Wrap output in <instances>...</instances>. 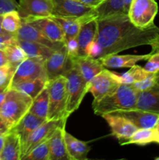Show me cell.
Here are the masks:
<instances>
[{
  "label": "cell",
  "instance_id": "47",
  "mask_svg": "<svg viewBox=\"0 0 159 160\" xmlns=\"http://www.w3.org/2000/svg\"><path fill=\"white\" fill-rule=\"evenodd\" d=\"M3 143H4V136H0V153L2 150Z\"/></svg>",
  "mask_w": 159,
  "mask_h": 160
},
{
  "label": "cell",
  "instance_id": "50",
  "mask_svg": "<svg viewBox=\"0 0 159 160\" xmlns=\"http://www.w3.org/2000/svg\"><path fill=\"white\" fill-rule=\"evenodd\" d=\"M157 84H159V72H158V73H157Z\"/></svg>",
  "mask_w": 159,
  "mask_h": 160
},
{
  "label": "cell",
  "instance_id": "45",
  "mask_svg": "<svg viewBox=\"0 0 159 160\" xmlns=\"http://www.w3.org/2000/svg\"><path fill=\"white\" fill-rule=\"evenodd\" d=\"M154 131H155V143L159 144V126L154 127Z\"/></svg>",
  "mask_w": 159,
  "mask_h": 160
},
{
  "label": "cell",
  "instance_id": "26",
  "mask_svg": "<svg viewBox=\"0 0 159 160\" xmlns=\"http://www.w3.org/2000/svg\"><path fill=\"white\" fill-rule=\"evenodd\" d=\"M16 42L23 48L28 57L40 58L45 61L55 51L52 48L37 42H28L17 38Z\"/></svg>",
  "mask_w": 159,
  "mask_h": 160
},
{
  "label": "cell",
  "instance_id": "6",
  "mask_svg": "<svg viewBox=\"0 0 159 160\" xmlns=\"http://www.w3.org/2000/svg\"><path fill=\"white\" fill-rule=\"evenodd\" d=\"M158 12L156 0H132L128 9V17L135 26L147 28L154 25Z\"/></svg>",
  "mask_w": 159,
  "mask_h": 160
},
{
  "label": "cell",
  "instance_id": "48",
  "mask_svg": "<svg viewBox=\"0 0 159 160\" xmlns=\"http://www.w3.org/2000/svg\"><path fill=\"white\" fill-rule=\"evenodd\" d=\"M131 1H132V0H125V7H126V12H128V9H129Z\"/></svg>",
  "mask_w": 159,
  "mask_h": 160
},
{
  "label": "cell",
  "instance_id": "5",
  "mask_svg": "<svg viewBox=\"0 0 159 160\" xmlns=\"http://www.w3.org/2000/svg\"><path fill=\"white\" fill-rule=\"evenodd\" d=\"M63 76L67 81L68 101L66 111L70 116L77 110L80 106L84 96L88 92L89 83L84 79L74 64L64 73Z\"/></svg>",
  "mask_w": 159,
  "mask_h": 160
},
{
  "label": "cell",
  "instance_id": "41",
  "mask_svg": "<svg viewBox=\"0 0 159 160\" xmlns=\"http://www.w3.org/2000/svg\"><path fill=\"white\" fill-rule=\"evenodd\" d=\"M76 1L82 3V4L86 5L87 6L96 9L97 7L101 6L103 2H104L106 0H76Z\"/></svg>",
  "mask_w": 159,
  "mask_h": 160
},
{
  "label": "cell",
  "instance_id": "32",
  "mask_svg": "<svg viewBox=\"0 0 159 160\" xmlns=\"http://www.w3.org/2000/svg\"><path fill=\"white\" fill-rule=\"evenodd\" d=\"M149 73V72L147 71L143 67L136 64L130 67V69L126 73L119 75L118 78L121 84H132L137 81L143 80Z\"/></svg>",
  "mask_w": 159,
  "mask_h": 160
},
{
  "label": "cell",
  "instance_id": "39",
  "mask_svg": "<svg viewBox=\"0 0 159 160\" xmlns=\"http://www.w3.org/2000/svg\"><path fill=\"white\" fill-rule=\"evenodd\" d=\"M17 40L15 34L3 31L0 34V49H5L7 45L14 43Z\"/></svg>",
  "mask_w": 159,
  "mask_h": 160
},
{
  "label": "cell",
  "instance_id": "28",
  "mask_svg": "<svg viewBox=\"0 0 159 160\" xmlns=\"http://www.w3.org/2000/svg\"><path fill=\"white\" fill-rule=\"evenodd\" d=\"M155 142V131L153 128H139L129 138L120 143L122 145H146Z\"/></svg>",
  "mask_w": 159,
  "mask_h": 160
},
{
  "label": "cell",
  "instance_id": "33",
  "mask_svg": "<svg viewBox=\"0 0 159 160\" xmlns=\"http://www.w3.org/2000/svg\"><path fill=\"white\" fill-rule=\"evenodd\" d=\"M21 24V18L17 9L3 14L2 28L3 31L11 34H16Z\"/></svg>",
  "mask_w": 159,
  "mask_h": 160
},
{
  "label": "cell",
  "instance_id": "19",
  "mask_svg": "<svg viewBox=\"0 0 159 160\" xmlns=\"http://www.w3.org/2000/svg\"><path fill=\"white\" fill-rule=\"evenodd\" d=\"M136 108L159 114V84L157 82L151 88L138 92Z\"/></svg>",
  "mask_w": 159,
  "mask_h": 160
},
{
  "label": "cell",
  "instance_id": "36",
  "mask_svg": "<svg viewBox=\"0 0 159 160\" xmlns=\"http://www.w3.org/2000/svg\"><path fill=\"white\" fill-rule=\"evenodd\" d=\"M151 55L147 60L143 68L149 73L159 72V46L151 49Z\"/></svg>",
  "mask_w": 159,
  "mask_h": 160
},
{
  "label": "cell",
  "instance_id": "35",
  "mask_svg": "<svg viewBox=\"0 0 159 160\" xmlns=\"http://www.w3.org/2000/svg\"><path fill=\"white\" fill-rule=\"evenodd\" d=\"M16 69L9 63L0 67V90H9Z\"/></svg>",
  "mask_w": 159,
  "mask_h": 160
},
{
  "label": "cell",
  "instance_id": "40",
  "mask_svg": "<svg viewBox=\"0 0 159 160\" xmlns=\"http://www.w3.org/2000/svg\"><path fill=\"white\" fill-rule=\"evenodd\" d=\"M16 0H0V14H4L9 11L15 10L17 8Z\"/></svg>",
  "mask_w": 159,
  "mask_h": 160
},
{
  "label": "cell",
  "instance_id": "44",
  "mask_svg": "<svg viewBox=\"0 0 159 160\" xmlns=\"http://www.w3.org/2000/svg\"><path fill=\"white\" fill-rule=\"evenodd\" d=\"M7 92L8 90H0V109H1L3 103H4L5 100H6Z\"/></svg>",
  "mask_w": 159,
  "mask_h": 160
},
{
  "label": "cell",
  "instance_id": "18",
  "mask_svg": "<svg viewBox=\"0 0 159 160\" xmlns=\"http://www.w3.org/2000/svg\"><path fill=\"white\" fill-rule=\"evenodd\" d=\"M53 19L60 25L65 34V40L71 38H76L80 29L81 26L86 22L89 21L91 19L97 18L95 9L93 12L81 17H53Z\"/></svg>",
  "mask_w": 159,
  "mask_h": 160
},
{
  "label": "cell",
  "instance_id": "31",
  "mask_svg": "<svg viewBox=\"0 0 159 160\" xmlns=\"http://www.w3.org/2000/svg\"><path fill=\"white\" fill-rule=\"evenodd\" d=\"M4 50L6 52V56H7L8 63L15 69H17L20 62H23L24 59L28 57L26 52L17 43V42L7 45Z\"/></svg>",
  "mask_w": 159,
  "mask_h": 160
},
{
  "label": "cell",
  "instance_id": "16",
  "mask_svg": "<svg viewBox=\"0 0 159 160\" xmlns=\"http://www.w3.org/2000/svg\"><path fill=\"white\" fill-rule=\"evenodd\" d=\"M17 39L28 42H34L45 45L52 49L56 50L64 45V42H54L47 38L41 32L30 23L21 20V24L15 34Z\"/></svg>",
  "mask_w": 159,
  "mask_h": 160
},
{
  "label": "cell",
  "instance_id": "8",
  "mask_svg": "<svg viewBox=\"0 0 159 160\" xmlns=\"http://www.w3.org/2000/svg\"><path fill=\"white\" fill-rule=\"evenodd\" d=\"M67 119L68 118L61 119V120H47L34 132L31 133L27 138L22 143L21 160H23V157L37 145L49 140L58 128L66 124Z\"/></svg>",
  "mask_w": 159,
  "mask_h": 160
},
{
  "label": "cell",
  "instance_id": "14",
  "mask_svg": "<svg viewBox=\"0 0 159 160\" xmlns=\"http://www.w3.org/2000/svg\"><path fill=\"white\" fill-rule=\"evenodd\" d=\"M53 17H81L94 10V8L82 4L76 0H51Z\"/></svg>",
  "mask_w": 159,
  "mask_h": 160
},
{
  "label": "cell",
  "instance_id": "46",
  "mask_svg": "<svg viewBox=\"0 0 159 160\" xmlns=\"http://www.w3.org/2000/svg\"><path fill=\"white\" fill-rule=\"evenodd\" d=\"M151 48H152V49H154L156 47L159 46V36L157 38V39L155 40V42H154V43L151 45Z\"/></svg>",
  "mask_w": 159,
  "mask_h": 160
},
{
  "label": "cell",
  "instance_id": "11",
  "mask_svg": "<svg viewBox=\"0 0 159 160\" xmlns=\"http://www.w3.org/2000/svg\"><path fill=\"white\" fill-rule=\"evenodd\" d=\"M51 0H19L17 10L20 18H34L52 16Z\"/></svg>",
  "mask_w": 159,
  "mask_h": 160
},
{
  "label": "cell",
  "instance_id": "13",
  "mask_svg": "<svg viewBox=\"0 0 159 160\" xmlns=\"http://www.w3.org/2000/svg\"><path fill=\"white\" fill-rule=\"evenodd\" d=\"M101 117L107 122L112 131V134L118 139L119 144L129 138L138 129L127 119L118 114L111 112L103 114Z\"/></svg>",
  "mask_w": 159,
  "mask_h": 160
},
{
  "label": "cell",
  "instance_id": "17",
  "mask_svg": "<svg viewBox=\"0 0 159 160\" xmlns=\"http://www.w3.org/2000/svg\"><path fill=\"white\" fill-rule=\"evenodd\" d=\"M151 52L143 55H118V53L107 55L98 58L104 67L108 68H126L132 67L138 62L147 60Z\"/></svg>",
  "mask_w": 159,
  "mask_h": 160
},
{
  "label": "cell",
  "instance_id": "15",
  "mask_svg": "<svg viewBox=\"0 0 159 160\" xmlns=\"http://www.w3.org/2000/svg\"><path fill=\"white\" fill-rule=\"evenodd\" d=\"M111 113V112H110ZM124 118L127 119L137 128H153L157 123L159 114L153 113L147 111L134 108L113 112Z\"/></svg>",
  "mask_w": 159,
  "mask_h": 160
},
{
  "label": "cell",
  "instance_id": "38",
  "mask_svg": "<svg viewBox=\"0 0 159 160\" xmlns=\"http://www.w3.org/2000/svg\"><path fill=\"white\" fill-rule=\"evenodd\" d=\"M64 45L66 47L69 57L72 61L79 57V45H78V42L76 40V37L65 39L64 42Z\"/></svg>",
  "mask_w": 159,
  "mask_h": 160
},
{
  "label": "cell",
  "instance_id": "22",
  "mask_svg": "<svg viewBox=\"0 0 159 160\" xmlns=\"http://www.w3.org/2000/svg\"><path fill=\"white\" fill-rule=\"evenodd\" d=\"M72 62L77 67L82 76L88 83L103 69L105 68L98 58L88 56H79Z\"/></svg>",
  "mask_w": 159,
  "mask_h": 160
},
{
  "label": "cell",
  "instance_id": "34",
  "mask_svg": "<svg viewBox=\"0 0 159 160\" xmlns=\"http://www.w3.org/2000/svg\"><path fill=\"white\" fill-rule=\"evenodd\" d=\"M50 149L48 140L41 143L33 148L27 155L23 157V160H49Z\"/></svg>",
  "mask_w": 159,
  "mask_h": 160
},
{
  "label": "cell",
  "instance_id": "51",
  "mask_svg": "<svg viewBox=\"0 0 159 160\" xmlns=\"http://www.w3.org/2000/svg\"><path fill=\"white\" fill-rule=\"evenodd\" d=\"M155 126H159V117L158 119H157V123H156Z\"/></svg>",
  "mask_w": 159,
  "mask_h": 160
},
{
  "label": "cell",
  "instance_id": "20",
  "mask_svg": "<svg viewBox=\"0 0 159 160\" xmlns=\"http://www.w3.org/2000/svg\"><path fill=\"white\" fill-rule=\"evenodd\" d=\"M65 125L59 127L48 140L50 149L49 160H71L65 145L64 132Z\"/></svg>",
  "mask_w": 159,
  "mask_h": 160
},
{
  "label": "cell",
  "instance_id": "27",
  "mask_svg": "<svg viewBox=\"0 0 159 160\" xmlns=\"http://www.w3.org/2000/svg\"><path fill=\"white\" fill-rule=\"evenodd\" d=\"M95 13L98 19L115 14L127 13L125 7V0H106L95 9Z\"/></svg>",
  "mask_w": 159,
  "mask_h": 160
},
{
  "label": "cell",
  "instance_id": "4",
  "mask_svg": "<svg viewBox=\"0 0 159 160\" xmlns=\"http://www.w3.org/2000/svg\"><path fill=\"white\" fill-rule=\"evenodd\" d=\"M48 110L47 120H61L68 118L66 111L68 93L67 81L63 75L48 81Z\"/></svg>",
  "mask_w": 159,
  "mask_h": 160
},
{
  "label": "cell",
  "instance_id": "25",
  "mask_svg": "<svg viewBox=\"0 0 159 160\" xmlns=\"http://www.w3.org/2000/svg\"><path fill=\"white\" fill-rule=\"evenodd\" d=\"M67 152L71 160H85L90 151V146L87 143L73 137L71 134L65 131L64 132Z\"/></svg>",
  "mask_w": 159,
  "mask_h": 160
},
{
  "label": "cell",
  "instance_id": "49",
  "mask_svg": "<svg viewBox=\"0 0 159 160\" xmlns=\"http://www.w3.org/2000/svg\"><path fill=\"white\" fill-rule=\"evenodd\" d=\"M2 16L3 14H0V34L4 31L2 30Z\"/></svg>",
  "mask_w": 159,
  "mask_h": 160
},
{
  "label": "cell",
  "instance_id": "43",
  "mask_svg": "<svg viewBox=\"0 0 159 160\" xmlns=\"http://www.w3.org/2000/svg\"><path fill=\"white\" fill-rule=\"evenodd\" d=\"M8 64V59L4 49H0V67Z\"/></svg>",
  "mask_w": 159,
  "mask_h": 160
},
{
  "label": "cell",
  "instance_id": "21",
  "mask_svg": "<svg viewBox=\"0 0 159 160\" xmlns=\"http://www.w3.org/2000/svg\"><path fill=\"white\" fill-rule=\"evenodd\" d=\"M22 145L20 136L10 130L4 136L2 150L0 153V160H21Z\"/></svg>",
  "mask_w": 159,
  "mask_h": 160
},
{
  "label": "cell",
  "instance_id": "12",
  "mask_svg": "<svg viewBox=\"0 0 159 160\" xmlns=\"http://www.w3.org/2000/svg\"><path fill=\"white\" fill-rule=\"evenodd\" d=\"M21 20L37 28L51 42H65V34L62 28L51 17L25 18Z\"/></svg>",
  "mask_w": 159,
  "mask_h": 160
},
{
  "label": "cell",
  "instance_id": "9",
  "mask_svg": "<svg viewBox=\"0 0 159 160\" xmlns=\"http://www.w3.org/2000/svg\"><path fill=\"white\" fill-rule=\"evenodd\" d=\"M45 60L40 58L27 57L20 62L14 72L10 88L17 84L38 78H45ZM47 79V78H46Z\"/></svg>",
  "mask_w": 159,
  "mask_h": 160
},
{
  "label": "cell",
  "instance_id": "29",
  "mask_svg": "<svg viewBox=\"0 0 159 160\" xmlns=\"http://www.w3.org/2000/svg\"><path fill=\"white\" fill-rule=\"evenodd\" d=\"M47 83H48V80L45 78H38L20 83L11 88H14L16 90L23 92L31 96L32 98H34L46 87Z\"/></svg>",
  "mask_w": 159,
  "mask_h": 160
},
{
  "label": "cell",
  "instance_id": "1",
  "mask_svg": "<svg viewBox=\"0 0 159 160\" xmlns=\"http://www.w3.org/2000/svg\"><path fill=\"white\" fill-rule=\"evenodd\" d=\"M98 23L96 41L101 47V57L141 45L151 46L159 36V28L155 24L138 28L131 22L127 13L98 18Z\"/></svg>",
  "mask_w": 159,
  "mask_h": 160
},
{
  "label": "cell",
  "instance_id": "52",
  "mask_svg": "<svg viewBox=\"0 0 159 160\" xmlns=\"http://www.w3.org/2000/svg\"><path fill=\"white\" fill-rule=\"evenodd\" d=\"M155 159H156V160H159V157H157V158H155Z\"/></svg>",
  "mask_w": 159,
  "mask_h": 160
},
{
  "label": "cell",
  "instance_id": "42",
  "mask_svg": "<svg viewBox=\"0 0 159 160\" xmlns=\"http://www.w3.org/2000/svg\"><path fill=\"white\" fill-rule=\"evenodd\" d=\"M10 128L0 116V136H5L10 131Z\"/></svg>",
  "mask_w": 159,
  "mask_h": 160
},
{
  "label": "cell",
  "instance_id": "3",
  "mask_svg": "<svg viewBox=\"0 0 159 160\" xmlns=\"http://www.w3.org/2000/svg\"><path fill=\"white\" fill-rule=\"evenodd\" d=\"M33 98L23 92L14 88H9L6 100L0 109V116L2 117L10 129L29 112Z\"/></svg>",
  "mask_w": 159,
  "mask_h": 160
},
{
  "label": "cell",
  "instance_id": "23",
  "mask_svg": "<svg viewBox=\"0 0 159 160\" xmlns=\"http://www.w3.org/2000/svg\"><path fill=\"white\" fill-rule=\"evenodd\" d=\"M98 29V18L91 19L81 26L80 29L76 35V40H77L78 45H79L80 56H86L87 47L91 42L96 40Z\"/></svg>",
  "mask_w": 159,
  "mask_h": 160
},
{
  "label": "cell",
  "instance_id": "24",
  "mask_svg": "<svg viewBox=\"0 0 159 160\" xmlns=\"http://www.w3.org/2000/svg\"><path fill=\"white\" fill-rule=\"evenodd\" d=\"M46 120L47 119L37 117L28 112L11 130L15 131L20 136L22 145V143L27 138L28 136Z\"/></svg>",
  "mask_w": 159,
  "mask_h": 160
},
{
  "label": "cell",
  "instance_id": "10",
  "mask_svg": "<svg viewBox=\"0 0 159 160\" xmlns=\"http://www.w3.org/2000/svg\"><path fill=\"white\" fill-rule=\"evenodd\" d=\"M73 63L69 57L65 45L55 50L52 54L45 61V76L48 81L63 75L64 73L73 67Z\"/></svg>",
  "mask_w": 159,
  "mask_h": 160
},
{
  "label": "cell",
  "instance_id": "2",
  "mask_svg": "<svg viewBox=\"0 0 159 160\" xmlns=\"http://www.w3.org/2000/svg\"><path fill=\"white\" fill-rule=\"evenodd\" d=\"M138 91L132 84H121L112 93L92 102L94 112L98 116L119 110L134 109Z\"/></svg>",
  "mask_w": 159,
  "mask_h": 160
},
{
  "label": "cell",
  "instance_id": "30",
  "mask_svg": "<svg viewBox=\"0 0 159 160\" xmlns=\"http://www.w3.org/2000/svg\"><path fill=\"white\" fill-rule=\"evenodd\" d=\"M48 110V91L46 87L33 98L32 104L30 108L29 112L37 117L47 119Z\"/></svg>",
  "mask_w": 159,
  "mask_h": 160
},
{
  "label": "cell",
  "instance_id": "7",
  "mask_svg": "<svg viewBox=\"0 0 159 160\" xmlns=\"http://www.w3.org/2000/svg\"><path fill=\"white\" fill-rule=\"evenodd\" d=\"M119 75L104 68L89 82L88 92L94 97L93 102H98L112 93L121 82Z\"/></svg>",
  "mask_w": 159,
  "mask_h": 160
},
{
  "label": "cell",
  "instance_id": "37",
  "mask_svg": "<svg viewBox=\"0 0 159 160\" xmlns=\"http://www.w3.org/2000/svg\"><path fill=\"white\" fill-rule=\"evenodd\" d=\"M158 73V72H157ZM157 73H150L143 80L134 83L132 85L137 89L138 92L140 91H144L149 89L155 85L157 83Z\"/></svg>",
  "mask_w": 159,
  "mask_h": 160
}]
</instances>
